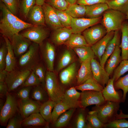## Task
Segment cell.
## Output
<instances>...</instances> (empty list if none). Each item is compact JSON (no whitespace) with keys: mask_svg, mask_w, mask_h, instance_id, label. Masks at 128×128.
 Here are the masks:
<instances>
[{"mask_svg":"<svg viewBox=\"0 0 128 128\" xmlns=\"http://www.w3.org/2000/svg\"><path fill=\"white\" fill-rule=\"evenodd\" d=\"M1 16L0 20V32L10 41L13 36L22 30L34 26L25 22L11 13L5 4L0 2Z\"/></svg>","mask_w":128,"mask_h":128,"instance_id":"obj_1","label":"cell"},{"mask_svg":"<svg viewBox=\"0 0 128 128\" xmlns=\"http://www.w3.org/2000/svg\"><path fill=\"white\" fill-rule=\"evenodd\" d=\"M41 56L39 45L35 42L32 43L28 50L19 57L16 67L22 71H32L40 61Z\"/></svg>","mask_w":128,"mask_h":128,"instance_id":"obj_2","label":"cell"},{"mask_svg":"<svg viewBox=\"0 0 128 128\" xmlns=\"http://www.w3.org/2000/svg\"><path fill=\"white\" fill-rule=\"evenodd\" d=\"M45 88L50 100L57 103L62 101L65 90L59 84L54 72L46 71Z\"/></svg>","mask_w":128,"mask_h":128,"instance_id":"obj_3","label":"cell"},{"mask_svg":"<svg viewBox=\"0 0 128 128\" xmlns=\"http://www.w3.org/2000/svg\"><path fill=\"white\" fill-rule=\"evenodd\" d=\"M120 104L106 101L101 104L92 107V110L96 112L99 119L103 124H106L116 119L120 108Z\"/></svg>","mask_w":128,"mask_h":128,"instance_id":"obj_4","label":"cell"},{"mask_svg":"<svg viewBox=\"0 0 128 128\" xmlns=\"http://www.w3.org/2000/svg\"><path fill=\"white\" fill-rule=\"evenodd\" d=\"M126 15L117 10L109 9L104 13L101 23L107 32L121 30Z\"/></svg>","mask_w":128,"mask_h":128,"instance_id":"obj_5","label":"cell"},{"mask_svg":"<svg viewBox=\"0 0 128 128\" xmlns=\"http://www.w3.org/2000/svg\"><path fill=\"white\" fill-rule=\"evenodd\" d=\"M4 105L0 114V122L2 126H5L9 120L19 112L18 100L16 95L8 92Z\"/></svg>","mask_w":128,"mask_h":128,"instance_id":"obj_6","label":"cell"},{"mask_svg":"<svg viewBox=\"0 0 128 128\" xmlns=\"http://www.w3.org/2000/svg\"><path fill=\"white\" fill-rule=\"evenodd\" d=\"M31 71H22L16 68L8 72L5 82L8 87L9 92L15 90L22 86Z\"/></svg>","mask_w":128,"mask_h":128,"instance_id":"obj_7","label":"cell"},{"mask_svg":"<svg viewBox=\"0 0 128 128\" xmlns=\"http://www.w3.org/2000/svg\"><path fill=\"white\" fill-rule=\"evenodd\" d=\"M79 107L86 108L92 105H99L105 101L102 91H85L81 92Z\"/></svg>","mask_w":128,"mask_h":128,"instance_id":"obj_8","label":"cell"},{"mask_svg":"<svg viewBox=\"0 0 128 128\" xmlns=\"http://www.w3.org/2000/svg\"><path fill=\"white\" fill-rule=\"evenodd\" d=\"M44 26L34 25L27 28L21 34L31 41L40 45L48 36L49 34L48 30Z\"/></svg>","mask_w":128,"mask_h":128,"instance_id":"obj_9","label":"cell"},{"mask_svg":"<svg viewBox=\"0 0 128 128\" xmlns=\"http://www.w3.org/2000/svg\"><path fill=\"white\" fill-rule=\"evenodd\" d=\"M107 33L100 23L92 26L83 32V35L88 46H91L103 38Z\"/></svg>","mask_w":128,"mask_h":128,"instance_id":"obj_10","label":"cell"},{"mask_svg":"<svg viewBox=\"0 0 128 128\" xmlns=\"http://www.w3.org/2000/svg\"><path fill=\"white\" fill-rule=\"evenodd\" d=\"M39 51L41 56L44 62L47 70L54 72V64L55 50L54 45L50 42L39 45Z\"/></svg>","mask_w":128,"mask_h":128,"instance_id":"obj_11","label":"cell"},{"mask_svg":"<svg viewBox=\"0 0 128 128\" xmlns=\"http://www.w3.org/2000/svg\"><path fill=\"white\" fill-rule=\"evenodd\" d=\"M18 102L19 113L23 119L33 114L39 112L42 104L29 98L26 99H19Z\"/></svg>","mask_w":128,"mask_h":128,"instance_id":"obj_12","label":"cell"},{"mask_svg":"<svg viewBox=\"0 0 128 128\" xmlns=\"http://www.w3.org/2000/svg\"><path fill=\"white\" fill-rule=\"evenodd\" d=\"M102 18H72L71 26L73 33H81L89 27L101 23Z\"/></svg>","mask_w":128,"mask_h":128,"instance_id":"obj_13","label":"cell"},{"mask_svg":"<svg viewBox=\"0 0 128 128\" xmlns=\"http://www.w3.org/2000/svg\"><path fill=\"white\" fill-rule=\"evenodd\" d=\"M16 57L19 58L28 50L31 41L19 33L14 35L10 41Z\"/></svg>","mask_w":128,"mask_h":128,"instance_id":"obj_14","label":"cell"},{"mask_svg":"<svg viewBox=\"0 0 128 128\" xmlns=\"http://www.w3.org/2000/svg\"><path fill=\"white\" fill-rule=\"evenodd\" d=\"M91 66L94 78L104 88L110 79L109 75L95 58L91 59Z\"/></svg>","mask_w":128,"mask_h":128,"instance_id":"obj_15","label":"cell"},{"mask_svg":"<svg viewBox=\"0 0 128 128\" xmlns=\"http://www.w3.org/2000/svg\"><path fill=\"white\" fill-rule=\"evenodd\" d=\"M42 6L45 22L50 27L54 30L63 27L60 22L55 8L46 3Z\"/></svg>","mask_w":128,"mask_h":128,"instance_id":"obj_16","label":"cell"},{"mask_svg":"<svg viewBox=\"0 0 128 128\" xmlns=\"http://www.w3.org/2000/svg\"><path fill=\"white\" fill-rule=\"evenodd\" d=\"M114 83V81L112 78L110 79L102 92L105 101L120 103L122 102L123 93L121 91L115 89Z\"/></svg>","mask_w":128,"mask_h":128,"instance_id":"obj_17","label":"cell"},{"mask_svg":"<svg viewBox=\"0 0 128 128\" xmlns=\"http://www.w3.org/2000/svg\"><path fill=\"white\" fill-rule=\"evenodd\" d=\"M76 64L74 62L62 70L59 74L60 82L63 86H69L77 81Z\"/></svg>","mask_w":128,"mask_h":128,"instance_id":"obj_18","label":"cell"},{"mask_svg":"<svg viewBox=\"0 0 128 128\" xmlns=\"http://www.w3.org/2000/svg\"><path fill=\"white\" fill-rule=\"evenodd\" d=\"M81 93L74 87L72 86L65 90L62 101L70 108L79 107V100Z\"/></svg>","mask_w":128,"mask_h":128,"instance_id":"obj_19","label":"cell"},{"mask_svg":"<svg viewBox=\"0 0 128 128\" xmlns=\"http://www.w3.org/2000/svg\"><path fill=\"white\" fill-rule=\"evenodd\" d=\"M73 33L71 28H60L54 30L51 36V40L57 45L65 44Z\"/></svg>","mask_w":128,"mask_h":128,"instance_id":"obj_20","label":"cell"},{"mask_svg":"<svg viewBox=\"0 0 128 128\" xmlns=\"http://www.w3.org/2000/svg\"><path fill=\"white\" fill-rule=\"evenodd\" d=\"M91 59L88 58L81 63L80 67L77 73L76 81L77 85L83 83L89 78H93L91 66Z\"/></svg>","mask_w":128,"mask_h":128,"instance_id":"obj_21","label":"cell"},{"mask_svg":"<svg viewBox=\"0 0 128 128\" xmlns=\"http://www.w3.org/2000/svg\"><path fill=\"white\" fill-rule=\"evenodd\" d=\"M114 33V31L107 32L103 38L91 46L95 56L100 61L108 43L113 37Z\"/></svg>","mask_w":128,"mask_h":128,"instance_id":"obj_22","label":"cell"},{"mask_svg":"<svg viewBox=\"0 0 128 128\" xmlns=\"http://www.w3.org/2000/svg\"><path fill=\"white\" fill-rule=\"evenodd\" d=\"M120 44L117 45L107 62L105 68L110 77L113 75L114 71L122 60L120 55L121 50L119 47Z\"/></svg>","mask_w":128,"mask_h":128,"instance_id":"obj_23","label":"cell"},{"mask_svg":"<svg viewBox=\"0 0 128 128\" xmlns=\"http://www.w3.org/2000/svg\"><path fill=\"white\" fill-rule=\"evenodd\" d=\"M34 25H44V13L42 6L35 5L29 11L27 18Z\"/></svg>","mask_w":128,"mask_h":128,"instance_id":"obj_24","label":"cell"},{"mask_svg":"<svg viewBox=\"0 0 128 128\" xmlns=\"http://www.w3.org/2000/svg\"><path fill=\"white\" fill-rule=\"evenodd\" d=\"M48 123L39 112L33 114L23 119L22 122V127L37 128L45 127Z\"/></svg>","mask_w":128,"mask_h":128,"instance_id":"obj_25","label":"cell"},{"mask_svg":"<svg viewBox=\"0 0 128 128\" xmlns=\"http://www.w3.org/2000/svg\"><path fill=\"white\" fill-rule=\"evenodd\" d=\"M86 18H94L102 16L104 12L109 9L106 3H100L91 5L86 6Z\"/></svg>","mask_w":128,"mask_h":128,"instance_id":"obj_26","label":"cell"},{"mask_svg":"<svg viewBox=\"0 0 128 128\" xmlns=\"http://www.w3.org/2000/svg\"><path fill=\"white\" fill-rule=\"evenodd\" d=\"M120 43L119 31H114L113 37L108 43L105 52L100 61L101 65L105 68V64L109 57L114 51L116 46Z\"/></svg>","mask_w":128,"mask_h":128,"instance_id":"obj_27","label":"cell"},{"mask_svg":"<svg viewBox=\"0 0 128 128\" xmlns=\"http://www.w3.org/2000/svg\"><path fill=\"white\" fill-rule=\"evenodd\" d=\"M121 30L122 32L121 42L119 45L121 52L122 60L128 59V22L124 21Z\"/></svg>","mask_w":128,"mask_h":128,"instance_id":"obj_28","label":"cell"},{"mask_svg":"<svg viewBox=\"0 0 128 128\" xmlns=\"http://www.w3.org/2000/svg\"><path fill=\"white\" fill-rule=\"evenodd\" d=\"M7 48V52L6 59V65L5 70L8 72L16 68V57L13 51L11 43L7 37H4Z\"/></svg>","mask_w":128,"mask_h":128,"instance_id":"obj_29","label":"cell"},{"mask_svg":"<svg viewBox=\"0 0 128 128\" xmlns=\"http://www.w3.org/2000/svg\"><path fill=\"white\" fill-rule=\"evenodd\" d=\"M69 49L65 50L60 56L57 65V72L66 67L74 62V55Z\"/></svg>","mask_w":128,"mask_h":128,"instance_id":"obj_30","label":"cell"},{"mask_svg":"<svg viewBox=\"0 0 128 128\" xmlns=\"http://www.w3.org/2000/svg\"><path fill=\"white\" fill-rule=\"evenodd\" d=\"M74 87L77 90L82 91H102L104 88L93 78H89L83 83Z\"/></svg>","mask_w":128,"mask_h":128,"instance_id":"obj_31","label":"cell"},{"mask_svg":"<svg viewBox=\"0 0 128 128\" xmlns=\"http://www.w3.org/2000/svg\"><path fill=\"white\" fill-rule=\"evenodd\" d=\"M72 49L78 55L81 63L89 58H95L94 53L90 46H83Z\"/></svg>","mask_w":128,"mask_h":128,"instance_id":"obj_32","label":"cell"},{"mask_svg":"<svg viewBox=\"0 0 128 128\" xmlns=\"http://www.w3.org/2000/svg\"><path fill=\"white\" fill-rule=\"evenodd\" d=\"M57 102L50 99L42 103L39 109V112L47 123H50L52 110Z\"/></svg>","mask_w":128,"mask_h":128,"instance_id":"obj_33","label":"cell"},{"mask_svg":"<svg viewBox=\"0 0 128 128\" xmlns=\"http://www.w3.org/2000/svg\"><path fill=\"white\" fill-rule=\"evenodd\" d=\"M65 11L73 18H84L86 15V6L77 3L70 4Z\"/></svg>","mask_w":128,"mask_h":128,"instance_id":"obj_34","label":"cell"},{"mask_svg":"<svg viewBox=\"0 0 128 128\" xmlns=\"http://www.w3.org/2000/svg\"><path fill=\"white\" fill-rule=\"evenodd\" d=\"M31 96L33 100L41 103L50 99L46 91L41 84L34 86L32 90Z\"/></svg>","mask_w":128,"mask_h":128,"instance_id":"obj_35","label":"cell"},{"mask_svg":"<svg viewBox=\"0 0 128 128\" xmlns=\"http://www.w3.org/2000/svg\"><path fill=\"white\" fill-rule=\"evenodd\" d=\"M65 44L72 49L75 47L88 46L84 37L81 33H73Z\"/></svg>","mask_w":128,"mask_h":128,"instance_id":"obj_36","label":"cell"},{"mask_svg":"<svg viewBox=\"0 0 128 128\" xmlns=\"http://www.w3.org/2000/svg\"><path fill=\"white\" fill-rule=\"evenodd\" d=\"M75 109V108H70L62 114L52 124V127L56 128H60L67 125Z\"/></svg>","mask_w":128,"mask_h":128,"instance_id":"obj_37","label":"cell"},{"mask_svg":"<svg viewBox=\"0 0 128 128\" xmlns=\"http://www.w3.org/2000/svg\"><path fill=\"white\" fill-rule=\"evenodd\" d=\"M109 9L119 11L126 15L128 11V0H108Z\"/></svg>","mask_w":128,"mask_h":128,"instance_id":"obj_38","label":"cell"},{"mask_svg":"<svg viewBox=\"0 0 128 128\" xmlns=\"http://www.w3.org/2000/svg\"><path fill=\"white\" fill-rule=\"evenodd\" d=\"M80 108L74 121V127L76 128H90L87 124V117L89 111L84 109Z\"/></svg>","mask_w":128,"mask_h":128,"instance_id":"obj_39","label":"cell"},{"mask_svg":"<svg viewBox=\"0 0 128 128\" xmlns=\"http://www.w3.org/2000/svg\"><path fill=\"white\" fill-rule=\"evenodd\" d=\"M87 120L90 128H105V124L99 119L95 111L92 110L88 111Z\"/></svg>","mask_w":128,"mask_h":128,"instance_id":"obj_40","label":"cell"},{"mask_svg":"<svg viewBox=\"0 0 128 128\" xmlns=\"http://www.w3.org/2000/svg\"><path fill=\"white\" fill-rule=\"evenodd\" d=\"M70 109L62 101L57 103L52 112L50 123H53L62 114Z\"/></svg>","mask_w":128,"mask_h":128,"instance_id":"obj_41","label":"cell"},{"mask_svg":"<svg viewBox=\"0 0 128 128\" xmlns=\"http://www.w3.org/2000/svg\"><path fill=\"white\" fill-rule=\"evenodd\" d=\"M114 85L116 90L121 89L123 91L122 102L126 100L127 93L128 92V75L119 78L116 81L114 82Z\"/></svg>","mask_w":128,"mask_h":128,"instance_id":"obj_42","label":"cell"},{"mask_svg":"<svg viewBox=\"0 0 128 128\" xmlns=\"http://www.w3.org/2000/svg\"><path fill=\"white\" fill-rule=\"evenodd\" d=\"M128 72V59L122 60L114 71L111 78L114 82Z\"/></svg>","mask_w":128,"mask_h":128,"instance_id":"obj_43","label":"cell"},{"mask_svg":"<svg viewBox=\"0 0 128 128\" xmlns=\"http://www.w3.org/2000/svg\"><path fill=\"white\" fill-rule=\"evenodd\" d=\"M55 9L60 22L63 26L71 28L72 18L71 16L65 11Z\"/></svg>","mask_w":128,"mask_h":128,"instance_id":"obj_44","label":"cell"},{"mask_svg":"<svg viewBox=\"0 0 128 128\" xmlns=\"http://www.w3.org/2000/svg\"><path fill=\"white\" fill-rule=\"evenodd\" d=\"M33 71L39 78L41 84L45 88L46 72L45 67L40 61L34 68Z\"/></svg>","mask_w":128,"mask_h":128,"instance_id":"obj_45","label":"cell"},{"mask_svg":"<svg viewBox=\"0 0 128 128\" xmlns=\"http://www.w3.org/2000/svg\"><path fill=\"white\" fill-rule=\"evenodd\" d=\"M21 0L19 8L22 15L25 18H27L30 10L36 5L35 0Z\"/></svg>","mask_w":128,"mask_h":128,"instance_id":"obj_46","label":"cell"},{"mask_svg":"<svg viewBox=\"0 0 128 128\" xmlns=\"http://www.w3.org/2000/svg\"><path fill=\"white\" fill-rule=\"evenodd\" d=\"M45 3L56 9L63 11L66 10L70 5L66 0H45Z\"/></svg>","mask_w":128,"mask_h":128,"instance_id":"obj_47","label":"cell"},{"mask_svg":"<svg viewBox=\"0 0 128 128\" xmlns=\"http://www.w3.org/2000/svg\"><path fill=\"white\" fill-rule=\"evenodd\" d=\"M23 120L22 116L18 112L9 119L6 128H22V122Z\"/></svg>","mask_w":128,"mask_h":128,"instance_id":"obj_48","label":"cell"},{"mask_svg":"<svg viewBox=\"0 0 128 128\" xmlns=\"http://www.w3.org/2000/svg\"><path fill=\"white\" fill-rule=\"evenodd\" d=\"M19 0H2L9 10L13 14L16 16L19 8Z\"/></svg>","mask_w":128,"mask_h":128,"instance_id":"obj_49","label":"cell"},{"mask_svg":"<svg viewBox=\"0 0 128 128\" xmlns=\"http://www.w3.org/2000/svg\"><path fill=\"white\" fill-rule=\"evenodd\" d=\"M105 128H128V121L125 118L116 119L105 124Z\"/></svg>","mask_w":128,"mask_h":128,"instance_id":"obj_50","label":"cell"},{"mask_svg":"<svg viewBox=\"0 0 128 128\" xmlns=\"http://www.w3.org/2000/svg\"><path fill=\"white\" fill-rule=\"evenodd\" d=\"M41 84L40 80L33 71L26 79L22 87L35 86Z\"/></svg>","mask_w":128,"mask_h":128,"instance_id":"obj_51","label":"cell"},{"mask_svg":"<svg viewBox=\"0 0 128 128\" xmlns=\"http://www.w3.org/2000/svg\"><path fill=\"white\" fill-rule=\"evenodd\" d=\"M7 51V45L5 40L0 48V71L5 69Z\"/></svg>","mask_w":128,"mask_h":128,"instance_id":"obj_52","label":"cell"},{"mask_svg":"<svg viewBox=\"0 0 128 128\" xmlns=\"http://www.w3.org/2000/svg\"><path fill=\"white\" fill-rule=\"evenodd\" d=\"M32 86L23 87L17 92L16 95L19 99H26L29 98V96Z\"/></svg>","mask_w":128,"mask_h":128,"instance_id":"obj_53","label":"cell"},{"mask_svg":"<svg viewBox=\"0 0 128 128\" xmlns=\"http://www.w3.org/2000/svg\"><path fill=\"white\" fill-rule=\"evenodd\" d=\"M108 0H78L76 3L85 6L91 5L100 3H106Z\"/></svg>","mask_w":128,"mask_h":128,"instance_id":"obj_54","label":"cell"},{"mask_svg":"<svg viewBox=\"0 0 128 128\" xmlns=\"http://www.w3.org/2000/svg\"><path fill=\"white\" fill-rule=\"evenodd\" d=\"M9 92L7 85L5 82H0V95L1 98L6 96Z\"/></svg>","mask_w":128,"mask_h":128,"instance_id":"obj_55","label":"cell"},{"mask_svg":"<svg viewBox=\"0 0 128 128\" xmlns=\"http://www.w3.org/2000/svg\"><path fill=\"white\" fill-rule=\"evenodd\" d=\"M8 72L5 70L0 71V82H5Z\"/></svg>","mask_w":128,"mask_h":128,"instance_id":"obj_56","label":"cell"},{"mask_svg":"<svg viewBox=\"0 0 128 128\" xmlns=\"http://www.w3.org/2000/svg\"><path fill=\"white\" fill-rule=\"evenodd\" d=\"M120 112L119 114H118L116 115V119L128 118V114H124L121 110H120Z\"/></svg>","mask_w":128,"mask_h":128,"instance_id":"obj_57","label":"cell"},{"mask_svg":"<svg viewBox=\"0 0 128 128\" xmlns=\"http://www.w3.org/2000/svg\"><path fill=\"white\" fill-rule=\"evenodd\" d=\"M45 0H35L36 5L42 6L45 3Z\"/></svg>","mask_w":128,"mask_h":128,"instance_id":"obj_58","label":"cell"},{"mask_svg":"<svg viewBox=\"0 0 128 128\" xmlns=\"http://www.w3.org/2000/svg\"><path fill=\"white\" fill-rule=\"evenodd\" d=\"M5 102H4V100H3L2 98L0 99V111L3 108L4 104L5 103Z\"/></svg>","mask_w":128,"mask_h":128,"instance_id":"obj_59","label":"cell"},{"mask_svg":"<svg viewBox=\"0 0 128 128\" xmlns=\"http://www.w3.org/2000/svg\"><path fill=\"white\" fill-rule=\"evenodd\" d=\"M70 4L76 3L78 0H66Z\"/></svg>","mask_w":128,"mask_h":128,"instance_id":"obj_60","label":"cell"},{"mask_svg":"<svg viewBox=\"0 0 128 128\" xmlns=\"http://www.w3.org/2000/svg\"><path fill=\"white\" fill-rule=\"evenodd\" d=\"M126 19L128 20V11L126 15Z\"/></svg>","mask_w":128,"mask_h":128,"instance_id":"obj_61","label":"cell"},{"mask_svg":"<svg viewBox=\"0 0 128 128\" xmlns=\"http://www.w3.org/2000/svg\"><path fill=\"white\" fill-rule=\"evenodd\" d=\"M2 0H0V2H1Z\"/></svg>","mask_w":128,"mask_h":128,"instance_id":"obj_62","label":"cell"},{"mask_svg":"<svg viewBox=\"0 0 128 128\" xmlns=\"http://www.w3.org/2000/svg\"></svg>","mask_w":128,"mask_h":128,"instance_id":"obj_63","label":"cell"}]
</instances>
